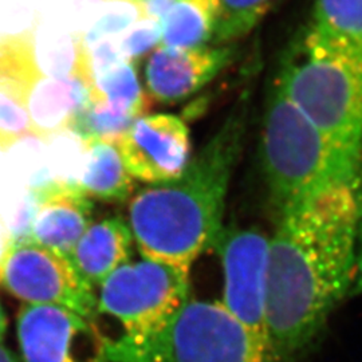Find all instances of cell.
<instances>
[{
  "label": "cell",
  "mask_w": 362,
  "mask_h": 362,
  "mask_svg": "<svg viewBox=\"0 0 362 362\" xmlns=\"http://www.w3.org/2000/svg\"><path fill=\"white\" fill-rule=\"evenodd\" d=\"M361 200L357 177L279 211L269 239L266 326L278 362H294L353 284Z\"/></svg>",
  "instance_id": "1"
},
{
  "label": "cell",
  "mask_w": 362,
  "mask_h": 362,
  "mask_svg": "<svg viewBox=\"0 0 362 362\" xmlns=\"http://www.w3.org/2000/svg\"><path fill=\"white\" fill-rule=\"evenodd\" d=\"M245 133L243 115L228 117L177 179L132 197L129 228L144 259L189 274L215 246Z\"/></svg>",
  "instance_id": "2"
},
{
  "label": "cell",
  "mask_w": 362,
  "mask_h": 362,
  "mask_svg": "<svg viewBox=\"0 0 362 362\" xmlns=\"http://www.w3.org/2000/svg\"><path fill=\"white\" fill-rule=\"evenodd\" d=\"M95 294L91 324L112 362H169L173 324L189 300V274L151 260L125 263Z\"/></svg>",
  "instance_id": "3"
},
{
  "label": "cell",
  "mask_w": 362,
  "mask_h": 362,
  "mask_svg": "<svg viewBox=\"0 0 362 362\" xmlns=\"http://www.w3.org/2000/svg\"><path fill=\"white\" fill-rule=\"evenodd\" d=\"M263 169L279 211L357 177L361 151L327 137L276 83L263 129Z\"/></svg>",
  "instance_id": "4"
},
{
  "label": "cell",
  "mask_w": 362,
  "mask_h": 362,
  "mask_svg": "<svg viewBox=\"0 0 362 362\" xmlns=\"http://www.w3.org/2000/svg\"><path fill=\"white\" fill-rule=\"evenodd\" d=\"M278 85L336 143L362 149V50L310 27L285 61Z\"/></svg>",
  "instance_id": "5"
},
{
  "label": "cell",
  "mask_w": 362,
  "mask_h": 362,
  "mask_svg": "<svg viewBox=\"0 0 362 362\" xmlns=\"http://www.w3.org/2000/svg\"><path fill=\"white\" fill-rule=\"evenodd\" d=\"M169 362H278L269 342L220 302L188 300L170 333Z\"/></svg>",
  "instance_id": "6"
},
{
  "label": "cell",
  "mask_w": 362,
  "mask_h": 362,
  "mask_svg": "<svg viewBox=\"0 0 362 362\" xmlns=\"http://www.w3.org/2000/svg\"><path fill=\"white\" fill-rule=\"evenodd\" d=\"M1 284L27 305L59 306L94 320L95 288L79 276L70 259L50 248L33 242L13 245Z\"/></svg>",
  "instance_id": "7"
},
{
  "label": "cell",
  "mask_w": 362,
  "mask_h": 362,
  "mask_svg": "<svg viewBox=\"0 0 362 362\" xmlns=\"http://www.w3.org/2000/svg\"><path fill=\"white\" fill-rule=\"evenodd\" d=\"M214 247L219 251L224 272L220 303L251 333L269 342L266 326L269 238L254 228L223 230Z\"/></svg>",
  "instance_id": "8"
},
{
  "label": "cell",
  "mask_w": 362,
  "mask_h": 362,
  "mask_svg": "<svg viewBox=\"0 0 362 362\" xmlns=\"http://www.w3.org/2000/svg\"><path fill=\"white\" fill-rule=\"evenodd\" d=\"M18 339L25 362H112L95 326L59 306L23 305Z\"/></svg>",
  "instance_id": "9"
},
{
  "label": "cell",
  "mask_w": 362,
  "mask_h": 362,
  "mask_svg": "<svg viewBox=\"0 0 362 362\" xmlns=\"http://www.w3.org/2000/svg\"><path fill=\"white\" fill-rule=\"evenodd\" d=\"M116 146L130 176L152 185L177 179L191 160L189 130L172 115L137 118Z\"/></svg>",
  "instance_id": "10"
},
{
  "label": "cell",
  "mask_w": 362,
  "mask_h": 362,
  "mask_svg": "<svg viewBox=\"0 0 362 362\" xmlns=\"http://www.w3.org/2000/svg\"><path fill=\"white\" fill-rule=\"evenodd\" d=\"M230 47H156L145 65L148 95L164 104L180 103L203 89L231 61Z\"/></svg>",
  "instance_id": "11"
},
{
  "label": "cell",
  "mask_w": 362,
  "mask_h": 362,
  "mask_svg": "<svg viewBox=\"0 0 362 362\" xmlns=\"http://www.w3.org/2000/svg\"><path fill=\"white\" fill-rule=\"evenodd\" d=\"M35 212L31 242L69 258L91 224L93 203L76 182L49 181L33 187Z\"/></svg>",
  "instance_id": "12"
},
{
  "label": "cell",
  "mask_w": 362,
  "mask_h": 362,
  "mask_svg": "<svg viewBox=\"0 0 362 362\" xmlns=\"http://www.w3.org/2000/svg\"><path fill=\"white\" fill-rule=\"evenodd\" d=\"M33 31L0 37V151L7 152L28 133L26 94L40 77Z\"/></svg>",
  "instance_id": "13"
},
{
  "label": "cell",
  "mask_w": 362,
  "mask_h": 362,
  "mask_svg": "<svg viewBox=\"0 0 362 362\" xmlns=\"http://www.w3.org/2000/svg\"><path fill=\"white\" fill-rule=\"evenodd\" d=\"M88 101V89L79 78L40 76L27 90L28 133L43 143H50L67 130L73 117Z\"/></svg>",
  "instance_id": "14"
},
{
  "label": "cell",
  "mask_w": 362,
  "mask_h": 362,
  "mask_svg": "<svg viewBox=\"0 0 362 362\" xmlns=\"http://www.w3.org/2000/svg\"><path fill=\"white\" fill-rule=\"evenodd\" d=\"M133 235L121 218H107L91 223L69 255L79 276L98 287L105 279L129 262Z\"/></svg>",
  "instance_id": "15"
},
{
  "label": "cell",
  "mask_w": 362,
  "mask_h": 362,
  "mask_svg": "<svg viewBox=\"0 0 362 362\" xmlns=\"http://www.w3.org/2000/svg\"><path fill=\"white\" fill-rule=\"evenodd\" d=\"M86 163L76 182L89 199L105 203H124L132 197L134 182L115 144H85Z\"/></svg>",
  "instance_id": "16"
},
{
  "label": "cell",
  "mask_w": 362,
  "mask_h": 362,
  "mask_svg": "<svg viewBox=\"0 0 362 362\" xmlns=\"http://www.w3.org/2000/svg\"><path fill=\"white\" fill-rule=\"evenodd\" d=\"M88 94L91 105L115 116L133 119L145 116L152 100L143 90L137 69L132 62H122L93 78Z\"/></svg>",
  "instance_id": "17"
},
{
  "label": "cell",
  "mask_w": 362,
  "mask_h": 362,
  "mask_svg": "<svg viewBox=\"0 0 362 362\" xmlns=\"http://www.w3.org/2000/svg\"><path fill=\"white\" fill-rule=\"evenodd\" d=\"M218 0H176L161 22V46L196 49L214 39Z\"/></svg>",
  "instance_id": "18"
},
{
  "label": "cell",
  "mask_w": 362,
  "mask_h": 362,
  "mask_svg": "<svg viewBox=\"0 0 362 362\" xmlns=\"http://www.w3.org/2000/svg\"><path fill=\"white\" fill-rule=\"evenodd\" d=\"M311 27L337 43L362 50V0H317Z\"/></svg>",
  "instance_id": "19"
},
{
  "label": "cell",
  "mask_w": 362,
  "mask_h": 362,
  "mask_svg": "<svg viewBox=\"0 0 362 362\" xmlns=\"http://www.w3.org/2000/svg\"><path fill=\"white\" fill-rule=\"evenodd\" d=\"M274 0H218V21L214 39L231 42L248 34L272 7Z\"/></svg>",
  "instance_id": "20"
},
{
  "label": "cell",
  "mask_w": 362,
  "mask_h": 362,
  "mask_svg": "<svg viewBox=\"0 0 362 362\" xmlns=\"http://www.w3.org/2000/svg\"><path fill=\"white\" fill-rule=\"evenodd\" d=\"M141 19L146 18L137 0H113L90 30L79 39L88 46L103 39L117 38Z\"/></svg>",
  "instance_id": "21"
},
{
  "label": "cell",
  "mask_w": 362,
  "mask_h": 362,
  "mask_svg": "<svg viewBox=\"0 0 362 362\" xmlns=\"http://www.w3.org/2000/svg\"><path fill=\"white\" fill-rule=\"evenodd\" d=\"M118 42L125 58L136 65L161 42V23L152 19H141L122 33Z\"/></svg>",
  "instance_id": "22"
},
{
  "label": "cell",
  "mask_w": 362,
  "mask_h": 362,
  "mask_svg": "<svg viewBox=\"0 0 362 362\" xmlns=\"http://www.w3.org/2000/svg\"><path fill=\"white\" fill-rule=\"evenodd\" d=\"M137 1L146 19H152L161 23L176 0H137Z\"/></svg>",
  "instance_id": "23"
},
{
  "label": "cell",
  "mask_w": 362,
  "mask_h": 362,
  "mask_svg": "<svg viewBox=\"0 0 362 362\" xmlns=\"http://www.w3.org/2000/svg\"><path fill=\"white\" fill-rule=\"evenodd\" d=\"M11 247H13L11 231H10L8 226L0 218V284H1L3 269H4V264H6V260L10 254Z\"/></svg>",
  "instance_id": "24"
},
{
  "label": "cell",
  "mask_w": 362,
  "mask_h": 362,
  "mask_svg": "<svg viewBox=\"0 0 362 362\" xmlns=\"http://www.w3.org/2000/svg\"><path fill=\"white\" fill-rule=\"evenodd\" d=\"M354 293L362 294V243L361 250L357 254V264H356V274H354Z\"/></svg>",
  "instance_id": "25"
},
{
  "label": "cell",
  "mask_w": 362,
  "mask_h": 362,
  "mask_svg": "<svg viewBox=\"0 0 362 362\" xmlns=\"http://www.w3.org/2000/svg\"><path fill=\"white\" fill-rule=\"evenodd\" d=\"M0 362H19L8 349L0 345Z\"/></svg>",
  "instance_id": "26"
},
{
  "label": "cell",
  "mask_w": 362,
  "mask_h": 362,
  "mask_svg": "<svg viewBox=\"0 0 362 362\" xmlns=\"http://www.w3.org/2000/svg\"><path fill=\"white\" fill-rule=\"evenodd\" d=\"M6 329H7V318L4 315V311L1 309V306H0V341L6 333Z\"/></svg>",
  "instance_id": "27"
}]
</instances>
